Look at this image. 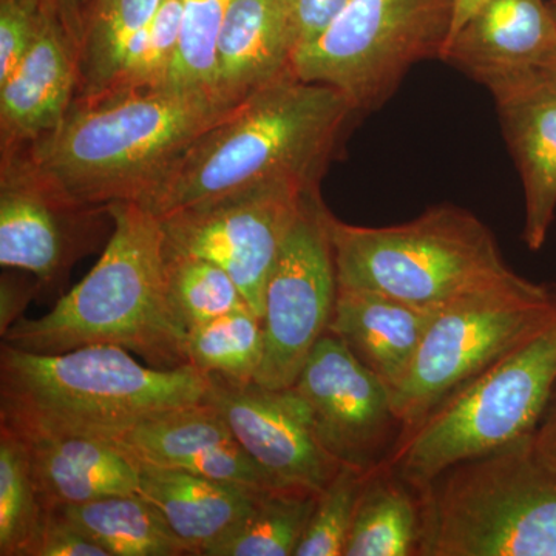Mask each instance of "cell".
I'll use <instances>...</instances> for the list:
<instances>
[{
    "label": "cell",
    "mask_w": 556,
    "mask_h": 556,
    "mask_svg": "<svg viewBox=\"0 0 556 556\" xmlns=\"http://www.w3.org/2000/svg\"><path fill=\"white\" fill-rule=\"evenodd\" d=\"M239 104L166 87L76 101L56 130L28 146L25 159L3 161L70 208L142 203L193 141Z\"/></svg>",
    "instance_id": "obj_1"
},
{
    "label": "cell",
    "mask_w": 556,
    "mask_h": 556,
    "mask_svg": "<svg viewBox=\"0 0 556 556\" xmlns=\"http://www.w3.org/2000/svg\"><path fill=\"white\" fill-rule=\"evenodd\" d=\"M357 115L339 90L291 68L200 135L141 204L161 218L265 186L318 190Z\"/></svg>",
    "instance_id": "obj_2"
},
{
    "label": "cell",
    "mask_w": 556,
    "mask_h": 556,
    "mask_svg": "<svg viewBox=\"0 0 556 556\" xmlns=\"http://www.w3.org/2000/svg\"><path fill=\"white\" fill-rule=\"evenodd\" d=\"M112 236L93 269L54 308L2 336L17 350L58 354L115 345L155 368L188 367V328L172 305L159 215L138 201L105 206Z\"/></svg>",
    "instance_id": "obj_3"
},
{
    "label": "cell",
    "mask_w": 556,
    "mask_h": 556,
    "mask_svg": "<svg viewBox=\"0 0 556 556\" xmlns=\"http://www.w3.org/2000/svg\"><path fill=\"white\" fill-rule=\"evenodd\" d=\"M208 387L211 378L193 365H142L121 346L38 354L2 342L0 427L22 439L113 441L141 420L206 401Z\"/></svg>",
    "instance_id": "obj_4"
},
{
    "label": "cell",
    "mask_w": 556,
    "mask_h": 556,
    "mask_svg": "<svg viewBox=\"0 0 556 556\" xmlns=\"http://www.w3.org/2000/svg\"><path fill=\"white\" fill-rule=\"evenodd\" d=\"M340 288L376 292L439 313L521 283L495 236L466 208L442 204L402 225H348L329 212Z\"/></svg>",
    "instance_id": "obj_5"
},
{
    "label": "cell",
    "mask_w": 556,
    "mask_h": 556,
    "mask_svg": "<svg viewBox=\"0 0 556 556\" xmlns=\"http://www.w3.org/2000/svg\"><path fill=\"white\" fill-rule=\"evenodd\" d=\"M416 492L417 556H556V468L533 433L460 460Z\"/></svg>",
    "instance_id": "obj_6"
},
{
    "label": "cell",
    "mask_w": 556,
    "mask_h": 556,
    "mask_svg": "<svg viewBox=\"0 0 556 556\" xmlns=\"http://www.w3.org/2000/svg\"><path fill=\"white\" fill-rule=\"evenodd\" d=\"M556 386V318L399 437L386 463L415 490L535 433Z\"/></svg>",
    "instance_id": "obj_7"
},
{
    "label": "cell",
    "mask_w": 556,
    "mask_h": 556,
    "mask_svg": "<svg viewBox=\"0 0 556 556\" xmlns=\"http://www.w3.org/2000/svg\"><path fill=\"white\" fill-rule=\"evenodd\" d=\"M456 0H351L324 35L295 50L298 78L339 90L362 113L393 97L412 67L442 60Z\"/></svg>",
    "instance_id": "obj_8"
},
{
    "label": "cell",
    "mask_w": 556,
    "mask_h": 556,
    "mask_svg": "<svg viewBox=\"0 0 556 556\" xmlns=\"http://www.w3.org/2000/svg\"><path fill=\"white\" fill-rule=\"evenodd\" d=\"M556 318V287L525 280L439 311L391 390L402 433Z\"/></svg>",
    "instance_id": "obj_9"
},
{
    "label": "cell",
    "mask_w": 556,
    "mask_h": 556,
    "mask_svg": "<svg viewBox=\"0 0 556 556\" xmlns=\"http://www.w3.org/2000/svg\"><path fill=\"white\" fill-rule=\"evenodd\" d=\"M328 207L311 193L270 270L265 291V356L255 382L273 390L294 383L338 299V270Z\"/></svg>",
    "instance_id": "obj_10"
},
{
    "label": "cell",
    "mask_w": 556,
    "mask_h": 556,
    "mask_svg": "<svg viewBox=\"0 0 556 556\" xmlns=\"http://www.w3.org/2000/svg\"><path fill=\"white\" fill-rule=\"evenodd\" d=\"M316 192L274 185L179 208L160 218L164 252L222 266L263 318L270 270L303 204Z\"/></svg>",
    "instance_id": "obj_11"
},
{
    "label": "cell",
    "mask_w": 556,
    "mask_h": 556,
    "mask_svg": "<svg viewBox=\"0 0 556 556\" xmlns=\"http://www.w3.org/2000/svg\"><path fill=\"white\" fill-rule=\"evenodd\" d=\"M289 388L321 447L342 466L371 470L393 452L402 426L391 388L331 332L321 336Z\"/></svg>",
    "instance_id": "obj_12"
},
{
    "label": "cell",
    "mask_w": 556,
    "mask_h": 556,
    "mask_svg": "<svg viewBox=\"0 0 556 556\" xmlns=\"http://www.w3.org/2000/svg\"><path fill=\"white\" fill-rule=\"evenodd\" d=\"M207 401L222 412L233 437L280 489L320 493L342 467L311 428L291 388L208 376Z\"/></svg>",
    "instance_id": "obj_13"
},
{
    "label": "cell",
    "mask_w": 556,
    "mask_h": 556,
    "mask_svg": "<svg viewBox=\"0 0 556 556\" xmlns=\"http://www.w3.org/2000/svg\"><path fill=\"white\" fill-rule=\"evenodd\" d=\"M112 442L142 466L177 468L257 490L280 489L207 399L141 420Z\"/></svg>",
    "instance_id": "obj_14"
},
{
    "label": "cell",
    "mask_w": 556,
    "mask_h": 556,
    "mask_svg": "<svg viewBox=\"0 0 556 556\" xmlns=\"http://www.w3.org/2000/svg\"><path fill=\"white\" fill-rule=\"evenodd\" d=\"M555 58L556 20L546 0H486L442 54L486 89L543 72Z\"/></svg>",
    "instance_id": "obj_15"
},
{
    "label": "cell",
    "mask_w": 556,
    "mask_h": 556,
    "mask_svg": "<svg viewBox=\"0 0 556 556\" xmlns=\"http://www.w3.org/2000/svg\"><path fill=\"white\" fill-rule=\"evenodd\" d=\"M489 91L525 190L522 240L530 251H540L556 212V86L535 72Z\"/></svg>",
    "instance_id": "obj_16"
},
{
    "label": "cell",
    "mask_w": 556,
    "mask_h": 556,
    "mask_svg": "<svg viewBox=\"0 0 556 556\" xmlns=\"http://www.w3.org/2000/svg\"><path fill=\"white\" fill-rule=\"evenodd\" d=\"M78 89V51L46 5L38 36L16 68L0 83L3 159L61 126Z\"/></svg>",
    "instance_id": "obj_17"
},
{
    "label": "cell",
    "mask_w": 556,
    "mask_h": 556,
    "mask_svg": "<svg viewBox=\"0 0 556 556\" xmlns=\"http://www.w3.org/2000/svg\"><path fill=\"white\" fill-rule=\"evenodd\" d=\"M0 188V265L56 281L78 255L79 217L93 208L64 206L13 161H3Z\"/></svg>",
    "instance_id": "obj_18"
},
{
    "label": "cell",
    "mask_w": 556,
    "mask_h": 556,
    "mask_svg": "<svg viewBox=\"0 0 556 556\" xmlns=\"http://www.w3.org/2000/svg\"><path fill=\"white\" fill-rule=\"evenodd\" d=\"M138 468L139 495L163 515L188 555L204 556L222 543L266 492L177 468L142 464Z\"/></svg>",
    "instance_id": "obj_19"
},
{
    "label": "cell",
    "mask_w": 556,
    "mask_h": 556,
    "mask_svg": "<svg viewBox=\"0 0 556 556\" xmlns=\"http://www.w3.org/2000/svg\"><path fill=\"white\" fill-rule=\"evenodd\" d=\"M294 51L285 0H230L218 40L217 93L239 104L289 72Z\"/></svg>",
    "instance_id": "obj_20"
},
{
    "label": "cell",
    "mask_w": 556,
    "mask_h": 556,
    "mask_svg": "<svg viewBox=\"0 0 556 556\" xmlns=\"http://www.w3.org/2000/svg\"><path fill=\"white\" fill-rule=\"evenodd\" d=\"M22 441L27 444L33 478L47 510L138 493V464L108 439L50 437Z\"/></svg>",
    "instance_id": "obj_21"
},
{
    "label": "cell",
    "mask_w": 556,
    "mask_h": 556,
    "mask_svg": "<svg viewBox=\"0 0 556 556\" xmlns=\"http://www.w3.org/2000/svg\"><path fill=\"white\" fill-rule=\"evenodd\" d=\"M437 314L376 292L339 287L328 332L393 390L407 375Z\"/></svg>",
    "instance_id": "obj_22"
},
{
    "label": "cell",
    "mask_w": 556,
    "mask_h": 556,
    "mask_svg": "<svg viewBox=\"0 0 556 556\" xmlns=\"http://www.w3.org/2000/svg\"><path fill=\"white\" fill-rule=\"evenodd\" d=\"M420 529L419 493L382 463L358 497L345 556H417Z\"/></svg>",
    "instance_id": "obj_23"
},
{
    "label": "cell",
    "mask_w": 556,
    "mask_h": 556,
    "mask_svg": "<svg viewBox=\"0 0 556 556\" xmlns=\"http://www.w3.org/2000/svg\"><path fill=\"white\" fill-rule=\"evenodd\" d=\"M97 541L110 556H182L185 546L166 519L139 493L53 508Z\"/></svg>",
    "instance_id": "obj_24"
},
{
    "label": "cell",
    "mask_w": 556,
    "mask_h": 556,
    "mask_svg": "<svg viewBox=\"0 0 556 556\" xmlns=\"http://www.w3.org/2000/svg\"><path fill=\"white\" fill-rule=\"evenodd\" d=\"M161 0H94L78 47V101L100 100Z\"/></svg>",
    "instance_id": "obj_25"
},
{
    "label": "cell",
    "mask_w": 556,
    "mask_h": 556,
    "mask_svg": "<svg viewBox=\"0 0 556 556\" xmlns=\"http://www.w3.org/2000/svg\"><path fill=\"white\" fill-rule=\"evenodd\" d=\"M317 495L266 490L244 521L204 556H295Z\"/></svg>",
    "instance_id": "obj_26"
},
{
    "label": "cell",
    "mask_w": 556,
    "mask_h": 556,
    "mask_svg": "<svg viewBox=\"0 0 556 556\" xmlns=\"http://www.w3.org/2000/svg\"><path fill=\"white\" fill-rule=\"evenodd\" d=\"M47 515L27 444L0 427V555L35 556Z\"/></svg>",
    "instance_id": "obj_27"
},
{
    "label": "cell",
    "mask_w": 556,
    "mask_h": 556,
    "mask_svg": "<svg viewBox=\"0 0 556 556\" xmlns=\"http://www.w3.org/2000/svg\"><path fill=\"white\" fill-rule=\"evenodd\" d=\"M188 354L207 376L255 382L265 356L262 318L248 306L199 325L189 331Z\"/></svg>",
    "instance_id": "obj_28"
},
{
    "label": "cell",
    "mask_w": 556,
    "mask_h": 556,
    "mask_svg": "<svg viewBox=\"0 0 556 556\" xmlns=\"http://www.w3.org/2000/svg\"><path fill=\"white\" fill-rule=\"evenodd\" d=\"M166 278L172 305L188 331L249 306L233 278L208 260L166 255Z\"/></svg>",
    "instance_id": "obj_29"
},
{
    "label": "cell",
    "mask_w": 556,
    "mask_h": 556,
    "mask_svg": "<svg viewBox=\"0 0 556 556\" xmlns=\"http://www.w3.org/2000/svg\"><path fill=\"white\" fill-rule=\"evenodd\" d=\"M229 2L185 0L177 51L163 87L217 93L218 40Z\"/></svg>",
    "instance_id": "obj_30"
},
{
    "label": "cell",
    "mask_w": 556,
    "mask_h": 556,
    "mask_svg": "<svg viewBox=\"0 0 556 556\" xmlns=\"http://www.w3.org/2000/svg\"><path fill=\"white\" fill-rule=\"evenodd\" d=\"M182 13L185 0H161L153 20L131 43L118 78L102 98L164 86L177 51Z\"/></svg>",
    "instance_id": "obj_31"
},
{
    "label": "cell",
    "mask_w": 556,
    "mask_h": 556,
    "mask_svg": "<svg viewBox=\"0 0 556 556\" xmlns=\"http://www.w3.org/2000/svg\"><path fill=\"white\" fill-rule=\"evenodd\" d=\"M371 470L340 467L336 477L318 493L295 556H345L358 497Z\"/></svg>",
    "instance_id": "obj_32"
},
{
    "label": "cell",
    "mask_w": 556,
    "mask_h": 556,
    "mask_svg": "<svg viewBox=\"0 0 556 556\" xmlns=\"http://www.w3.org/2000/svg\"><path fill=\"white\" fill-rule=\"evenodd\" d=\"M43 16V0H0V83L30 49Z\"/></svg>",
    "instance_id": "obj_33"
},
{
    "label": "cell",
    "mask_w": 556,
    "mask_h": 556,
    "mask_svg": "<svg viewBox=\"0 0 556 556\" xmlns=\"http://www.w3.org/2000/svg\"><path fill=\"white\" fill-rule=\"evenodd\" d=\"M350 2L351 0H285L295 50L316 42L338 21Z\"/></svg>",
    "instance_id": "obj_34"
},
{
    "label": "cell",
    "mask_w": 556,
    "mask_h": 556,
    "mask_svg": "<svg viewBox=\"0 0 556 556\" xmlns=\"http://www.w3.org/2000/svg\"><path fill=\"white\" fill-rule=\"evenodd\" d=\"M35 556H110L86 532L62 517L58 510H49L42 535Z\"/></svg>",
    "instance_id": "obj_35"
},
{
    "label": "cell",
    "mask_w": 556,
    "mask_h": 556,
    "mask_svg": "<svg viewBox=\"0 0 556 556\" xmlns=\"http://www.w3.org/2000/svg\"><path fill=\"white\" fill-rule=\"evenodd\" d=\"M47 7L60 20L62 27L67 31L68 38L75 43L78 51L84 27L94 0H43Z\"/></svg>",
    "instance_id": "obj_36"
},
{
    "label": "cell",
    "mask_w": 556,
    "mask_h": 556,
    "mask_svg": "<svg viewBox=\"0 0 556 556\" xmlns=\"http://www.w3.org/2000/svg\"><path fill=\"white\" fill-rule=\"evenodd\" d=\"M31 295V287L24 288L20 283L7 280L5 277L2 278V287H0V334H5L22 318V311L27 306Z\"/></svg>",
    "instance_id": "obj_37"
},
{
    "label": "cell",
    "mask_w": 556,
    "mask_h": 556,
    "mask_svg": "<svg viewBox=\"0 0 556 556\" xmlns=\"http://www.w3.org/2000/svg\"><path fill=\"white\" fill-rule=\"evenodd\" d=\"M538 450L556 468V386L548 399L546 412L533 433Z\"/></svg>",
    "instance_id": "obj_38"
},
{
    "label": "cell",
    "mask_w": 556,
    "mask_h": 556,
    "mask_svg": "<svg viewBox=\"0 0 556 556\" xmlns=\"http://www.w3.org/2000/svg\"><path fill=\"white\" fill-rule=\"evenodd\" d=\"M484 2H486V0H456V13L455 21H453L452 36L463 27L464 22H466ZM452 36H450V38H452Z\"/></svg>",
    "instance_id": "obj_39"
},
{
    "label": "cell",
    "mask_w": 556,
    "mask_h": 556,
    "mask_svg": "<svg viewBox=\"0 0 556 556\" xmlns=\"http://www.w3.org/2000/svg\"><path fill=\"white\" fill-rule=\"evenodd\" d=\"M544 75L547 76L548 79L552 80V83L556 86V58L554 61L551 62V64L547 65L546 68L543 70Z\"/></svg>",
    "instance_id": "obj_40"
},
{
    "label": "cell",
    "mask_w": 556,
    "mask_h": 556,
    "mask_svg": "<svg viewBox=\"0 0 556 556\" xmlns=\"http://www.w3.org/2000/svg\"><path fill=\"white\" fill-rule=\"evenodd\" d=\"M548 5H551L552 13H554L556 20V0H551V2H548Z\"/></svg>",
    "instance_id": "obj_41"
}]
</instances>
